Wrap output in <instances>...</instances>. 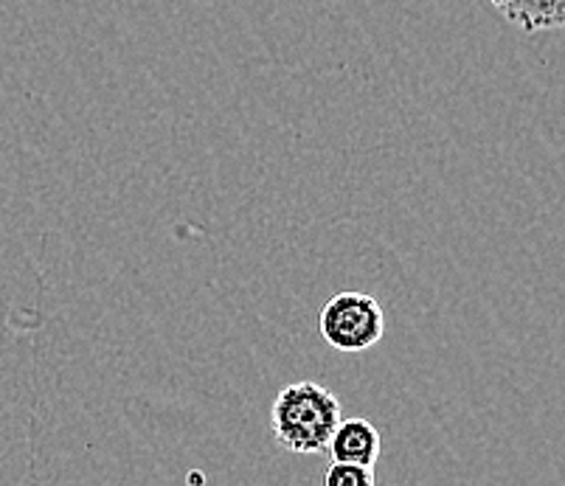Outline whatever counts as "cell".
Masks as SVG:
<instances>
[{
    "mask_svg": "<svg viewBox=\"0 0 565 486\" xmlns=\"http://www.w3.org/2000/svg\"><path fill=\"white\" fill-rule=\"evenodd\" d=\"M323 486H377V480H374L372 467L332 462L323 475Z\"/></svg>",
    "mask_w": 565,
    "mask_h": 486,
    "instance_id": "5",
    "label": "cell"
},
{
    "mask_svg": "<svg viewBox=\"0 0 565 486\" xmlns=\"http://www.w3.org/2000/svg\"><path fill=\"white\" fill-rule=\"evenodd\" d=\"M318 326L335 352H366L383 341L385 312L372 295L347 290L323 304Z\"/></svg>",
    "mask_w": 565,
    "mask_h": 486,
    "instance_id": "2",
    "label": "cell"
},
{
    "mask_svg": "<svg viewBox=\"0 0 565 486\" xmlns=\"http://www.w3.org/2000/svg\"><path fill=\"white\" fill-rule=\"evenodd\" d=\"M492 7L526 34L565 29V0H492Z\"/></svg>",
    "mask_w": 565,
    "mask_h": 486,
    "instance_id": "4",
    "label": "cell"
},
{
    "mask_svg": "<svg viewBox=\"0 0 565 486\" xmlns=\"http://www.w3.org/2000/svg\"><path fill=\"white\" fill-rule=\"evenodd\" d=\"M341 419V399L330 388L305 380L276 393L270 408V431L287 453L316 455L330 447Z\"/></svg>",
    "mask_w": 565,
    "mask_h": 486,
    "instance_id": "1",
    "label": "cell"
},
{
    "mask_svg": "<svg viewBox=\"0 0 565 486\" xmlns=\"http://www.w3.org/2000/svg\"><path fill=\"white\" fill-rule=\"evenodd\" d=\"M327 450L338 464L374 467L380 458V431L363 417L341 419Z\"/></svg>",
    "mask_w": 565,
    "mask_h": 486,
    "instance_id": "3",
    "label": "cell"
}]
</instances>
